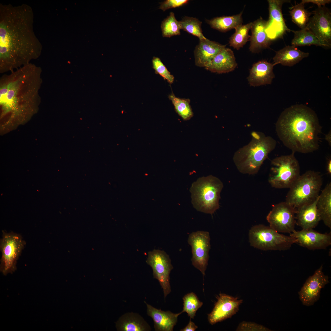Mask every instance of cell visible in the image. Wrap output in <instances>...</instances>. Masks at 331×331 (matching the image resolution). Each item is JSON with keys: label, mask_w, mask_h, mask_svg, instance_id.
I'll list each match as a JSON object with an SVG mask.
<instances>
[{"label": "cell", "mask_w": 331, "mask_h": 331, "mask_svg": "<svg viewBox=\"0 0 331 331\" xmlns=\"http://www.w3.org/2000/svg\"><path fill=\"white\" fill-rule=\"evenodd\" d=\"M331 2L330 0H302L301 3L304 4L306 3H312L316 4L318 7L325 6L326 4Z\"/></svg>", "instance_id": "74e56055"}, {"label": "cell", "mask_w": 331, "mask_h": 331, "mask_svg": "<svg viewBox=\"0 0 331 331\" xmlns=\"http://www.w3.org/2000/svg\"><path fill=\"white\" fill-rule=\"evenodd\" d=\"M153 68L155 73L159 74L170 83L173 82L174 77L168 70L160 58L154 57L152 59Z\"/></svg>", "instance_id": "e575fe53"}, {"label": "cell", "mask_w": 331, "mask_h": 331, "mask_svg": "<svg viewBox=\"0 0 331 331\" xmlns=\"http://www.w3.org/2000/svg\"><path fill=\"white\" fill-rule=\"evenodd\" d=\"M322 127L315 112L302 105L284 110L276 124L278 137L292 152L303 154L318 150Z\"/></svg>", "instance_id": "3957f363"}, {"label": "cell", "mask_w": 331, "mask_h": 331, "mask_svg": "<svg viewBox=\"0 0 331 331\" xmlns=\"http://www.w3.org/2000/svg\"><path fill=\"white\" fill-rule=\"evenodd\" d=\"M296 210L285 201L276 204L266 217L269 226L280 233H291L296 224Z\"/></svg>", "instance_id": "7c38bea8"}, {"label": "cell", "mask_w": 331, "mask_h": 331, "mask_svg": "<svg viewBox=\"0 0 331 331\" xmlns=\"http://www.w3.org/2000/svg\"><path fill=\"white\" fill-rule=\"evenodd\" d=\"M212 311L208 314V319L211 325L231 318L239 310L243 300L223 293L218 296Z\"/></svg>", "instance_id": "2e32d148"}, {"label": "cell", "mask_w": 331, "mask_h": 331, "mask_svg": "<svg viewBox=\"0 0 331 331\" xmlns=\"http://www.w3.org/2000/svg\"><path fill=\"white\" fill-rule=\"evenodd\" d=\"M317 208L321 220L326 226L331 229V183L327 184L319 195L317 204Z\"/></svg>", "instance_id": "484cf974"}, {"label": "cell", "mask_w": 331, "mask_h": 331, "mask_svg": "<svg viewBox=\"0 0 331 331\" xmlns=\"http://www.w3.org/2000/svg\"><path fill=\"white\" fill-rule=\"evenodd\" d=\"M327 170L328 173L329 174H331V160L329 159L328 162L327 166Z\"/></svg>", "instance_id": "60d3db41"}, {"label": "cell", "mask_w": 331, "mask_h": 331, "mask_svg": "<svg viewBox=\"0 0 331 331\" xmlns=\"http://www.w3.org/2000/svg\"><path fill=\"white\" fill-rule=\"evenodd\" d=\"M147 314L153 319L154 328L156 331H173L176 325L178 316L182 314H175L168 310L164 311L158 309L147 303Z\"/></svg>", "instance_id": "ac0fdd59"}, {"label": "cell", "mask_w": 331, "mask_h": 331, "mask_svg": "<svg viewBox=\"0 0 331 331\" xmlns=\"http://www.w3.org/2000/svg\"><path fill=\"white\" fill-rule=\"evenodd\" d=\"M189 1L188 0H166L160 3L159 8L165 11L170 9L181 6Z\"/></svg>", "instance_id": "8d00e7d4"}, {"label": "cell", "mask_w": 331, "mask_h": 331, "mask_svg": "<svg viewBox=\"0 0 331 331\" xmlns=\"http://www.w3.org/2000/svg\"><path fill=\"white\" fill-rule=\"evenodd\" d=\"M223 185L218 178L212 175L200 177L190 189L191 202L199 211L212 215L219 208L220 194Z\"/></svg>", "instance_id": "5b68a950"}, {"label": "cell", "mask_w": 331, "mask_h": 331, "mask_svg": "<svg viewBox=\"0 0 331 331\" xmlns=\"http://www.w3.org/2000/svg\"><path fill=\"white\" fill-rule=\"evenodd\" d=\"M34 14L26 4H0V73L11 72L38 58L42 45L34 32Z\"/></svg>", "instance_id": "6da1fadb"}, {"label": "cell", "mask_w": 331, "mask_h": 331, "mask_svg": "<svg viewBox=\"0 0 331 331\" xmlns=\"http://www.w3.org/2000/svg\"><path fill=\"white\" fill-rule=\"evenodd\" d=\"M289 11L292 21L301 29L305 28L311 13L304 8V4L300 3L291 7Z\"/></svg>", "instance_id": "f546056e"}, {"label": "cell", "mask_w": 331, "mask_h": 331, "mask_svg": "<svg viewBox=\"0 0 331 331\" xmlns=\"http://www.w3.org/2000/svg\"><path fill=\"white\" fill-rule=\"evenodd\" d=\"M198 328V326L190 319L187 325L180 331H195Z\"/></svg>", "instance_id": "f35d334b"}, {"label": "cell", "mask_w": 331, "mask_h": 331, "mask_svg": "<svg viewBox=\"0 0 331 331\" xmlns=\"http://www.w3.org/2000/svg\"><path fill=\"white\" fill-rule=\"evenodd\" d=\"M242 11L236 15L217 17L207 20L206 21L212 28L220 32H226L242 25Z\"/></svg>", "instance_id": "4316f807"}, {"label": "cell", "mask_w": 331, "mask_h": 331, "mask_svg": "<svg viewBox=\"0 0 331 331\" xmlns=\"http://www.w3.org/2000/svg\"><path fill=\"white\" fill-rule=\"evenodd\" d=\"M237 66L233 51L225 47L215 55L205 68L211 72L222 74L233 71Z\"/></svg>", "instance_id": "ffe728a7"}, {"label": "cell", "mask_w": 331, "mask_h": 331, "mask_svg": "<svg viewBox=\"0 0 331 331\" xmlns=\"http://www.w3.org/2000/svg\"><path fill=\"white\" fill-rule=\"evenodd\" d=\"M226 46L207 38L199 40L194 51L196 65L205 67Z\"/></svg>", "instance_id": "d6986e66"}, {"label": "cell", "mask_w": 331, "mask_h": 331, "mask_svg": "<svg viewBox=\"0 0 331 331\" xmlns=\"http://www.w3.org/2000/svg\"><path fill=\"white\" fill-rule=\"evenodd\" d=\"M251 135L250 142L234 153L233 160L241 173L253 175L258 173L268 154L275 149L276 142L261 132L253 131Z\"/></svg>", "instance_id": "277c9868"}, {"label": "cell", "mask_w": 331, "mask_h": 331, "mask_svg": "<svg viewBox=\"0 0 331 331\" xmlns=\"http://www.w3.org/2000/svg\"><path fill=\"white\" fill-rule=\"evenodd\" d=\"M183 307L182 313L186 312L190 318H193L197 310L203 305L197 295L192 292L185 295L183 298Z\"/></svg>", "instance_id": "836d02e7"}, {"label": "cell", "mask_w": 331, "mask_h": 331, "mask_svg": "<svg viewBox=\"0 0 331 331\" xmlns=\"http://www.w3.org/2000/svg\"><path fill=\"white\" fill-rule=\"evenodd\" d=\"M306 27L318 39L324 47H331V13L325 6L313 11Z\"/></svg>", "instance_id": "4fadbf2b"}, {"label": "cell", "mask_w": 331, "mask_h": 331, "mask_svg": "<svg viewBox=\"0 0 331 331\" xmlns=\"http://www.w3.org/2000/svg\"><path fill=\"white\" fill-rule=\"evenodd\" d=\"M294 154L292 152L272 160L268 181L272 187L289 188L299 177L300 166Z\"/></svg>", "instance_id": "ba28073f"}, {"label": "cell", "mask_w": 331, "mask_h": 331, "mask_svg": "<svg viewBox=\"0 0 331 331\" xmlns=\"http://www.w3.org/2000/svg\"><path fill=\"white\" fill-rule=\"evenodd\" d=\"M179 22L181 29L197 37L199 40L206 38L202 33V22L198 19L185 16Z\"/></svg>", "instance_id": "1f68e13d"}, {"label": "cell", "mask_w": 331, "mask_h": 331, "mask_svg": "<svg viewBox=\"0 0 331 331\" xmlns=\"http://www.w3.org/2000/svg\"><path fill=\"white\" fill-rule=\"evenodd\" d=\"M118 331H149L151 328L143 318L138 314L127 313L119 318L116 324Z\"/></svg>", "instance_id": "cb8c5ba5"}, {"label": "cell", "mask_w": 331, "mask_h": 331, "mask_svg": "<svg viewBox=\"0 0 331 331\" xmlns=\"http://www.w3.org/2000/svg\"><path fill=\"white\" fill-rule=\"evenodd\" d=\"M322 184L319 173L307 171L300 175L289 188L285 202L296 210L311 204L318 198Z\"/></svg>", "instance_id": "8992f818"}, {"label": "cell", "mask_w": 331, "mask_h": 331, "mask_svg": "<svg viewBox=\"0 0 331 331\" xmlns=\"http://www.w3.org/2000/svg\"><path fill=\"white\" fill-rule=\"evenodd\" d=\"M25 245V241L20 234L2 231L0 242L2 253L0 269L4 275L12 273L15 271L17 261Z\"/></svg>", "instance_id": "9c48e42d"}, {"label": "cell", "mask_w": 331, "mask_h": 331, "mask_svg": "<svg viewBox=\"0 0 331 331\" xmlns=\"http://www.w3.org/2000/svg\"><path fill=\"white\" fill-rule=\"evenodd\" d=\"M292 32L294 33L291 42L292 46L296 47L314 45L324 47L317 37L306 27L300 30Z\"/></svg>", "instance_id": "83f0119b"}, {"label": "cell", "mask_w": 331, "mask_h": 331, "mask_svg": "<svg viewBox=\"0 0 331 331\" xmlns=\"http://www.w3.org/2000/svg\"><path fill=\"white\" fill-rule=\"evenodd\" d=\"M248 235L251 246L264 251L286 250L297 243L294 238L280 234L269 226L263 224L253 226Z\"/></svg>", "instance_id": "52a82bcc"}, {"label": "cell", "mask_w": 331, "mask_h": 331, "mask_svg": "<svg viewBox=\"0 0 331 331\" xmlns=\"http://www.w3.org/2000/svg\"><path fill=\"white\" fill-rule=\"evenodd\" d=\"M146 262L151 267L154 278L159 282L165 299L171 291L169 276L173 268L169 255L163 250L154 249L148 252Z\"/></svg>", "instance_id": "30bf717a"}, {"label": "cell", "mask_w": 331, "mask_h": 331, "mask_svg": "<svg viewBox=\"0 0 331 331\" xmlns=\"http://www.w3.org/2000/svg\"><path fill=\"white\" fill-rule=\"evenodd\" d=\"M237 331H271L264 326L252 322L243 321L241 323L236 329Z\"/></svg>", "instance_id": "d590c367"}, {"label": "cell", "mask_w": 331, "mask_h": 331, "mask_svg": "<svg viewBox=\"0 0 331 331\" xmlns=\"http://www.w3.org/2000/svg\"><path fill=\"white\" fill-rule=\"evenodd\" d=\"M42 69L30 63L0 78V119L6 124L29 120L41 102Z\"/></svg>", "instance_id": "7a4b0ae2"}, {"label": "cell", "mask_w": 331, "mask_h": 331, "mask_svg": "<svg viewBox=\"0 0 331 331\" xmlns=\"http://www.w3.org/2000/svg\"><path fill=\"white\" fill-rule=\"evenodd\" d=\"M309 55V53L302 51L296 47L287 46L276 52L273 59V64H280L283 66L291 67Z\"/></svg>", "instance_id": "d4e9b609"}, {"label": "cell", "mask_w": 331, "mask_h": 331, "mask_svg": "<svg viewBox=\"0 0 331 331\" xmlns=\"http://www.w3.org/2000/svg\"><path fill=\"white\" fill-rule=\"evenodd\" d=\"M290 235L295 238L297 243L310 250L325 249L331 245V233H321L313 229L299 231L294 230Z\"/></svg>", "instance_id": "e0dca14e"}, {"label": "cell", "mask_w": 331, "mask_h": 331, "mask_svg": "<svg viewBox=\"0 0 331 331\" xmlns=\"http://www.w3.org/2000/svg\"><path fill=\"white\" fill-rule=\"evenodd\" d=\"M188 242L191 247L192 265L204 276L208 265L209 253L211 249L210 234L207 231L193 232L189 234Z\"/></svg>", "instance_id": "8fae6325"}, {"label": "cell", "mask_w": 331, "mask_h": 331, "mask_svg": "<svg viewBox=\"0 0 331 331\" xmlns=\"http://www.w3.org/2000/svg\"><path fill=\"white\" fill-rule=\"evenodd\" d=\"M161 29L162 36L166 37L180 35L181 29L180 22L177 20L173 12H170L162 21Z\"/></svg>", "instance_id": "d6a6232c"}, {"label": "cell", "mask_w": 331, "mask_h": 331, "mask_svg": "<svg viewBox=\"0 0 331 331\" xmlns=\"http://www.w3.org/2000/svg\"><path fill=\"white\" fill-rule=\"evenodd\" d=\"M169 97L171 101L176 112L184 120H188L192 117L193 113L189 99L177 97L173 93L169 95Z\"/></svg>", "instance_id": "4dcf8cb0"}, {"label": "cell", "mask_w": 331, "mask_h": 331, "mask_svg": "<svg viewBox=\"0 0 331 331\" xmlns=\"http://www.w3.org/2000/svg\"><path fill=\"white\" fill-rule=\"evenodd\" d=\"M322 270L321 265L307 279L299 292V299L304 305H313L319 299L321 289L329 283L328 276L324 274Z\"/></svg>", "instance_id": "5bb4252c"}, {"label": "cell", "mask_w": 331, "mask_h": 331, "mask_svg": "<svg viewBox=\"0 0 331 331\" xmlns=\"http://www.w3.org/2000/svg\"><path fill=\"white\" fill-rule=\"evenodd\" d=\"M253 22L244 25H241L235 29V32L230 38L229 44L230 47L239 50L249 40L250 37L249 34L251 30Z\"/></svg>", "instance_id": "f1b7e54d"}, {"label": "cell", "mask_w": 331, "mask_h": 331, "mask_svg": "<svg viewBox=\"0 0 331 331\" xmlns=\"http://www.w3.org/2000/svg\"><path fill=\"white\" fill-rule=\"evenodd\" d=\"M274 66L265 60L254 63L247 78L249 85L256 86L271 84L275 77L273 71Z\"/></svg>", "instance_id": "44dd1931"}, {"label": "cell", "mask_w": 331, "mask_h": 331, "mask_svg": "<svg viewBox=\"0 0 331 331\" xmlns=\"http://www.w3.org/2000/svg\"><path fill=\"white\" fill-rule=\"evenodd\" d=\"M331 131L325 135V139L328 142V143L331 146Z\"/></svg>", "instance_id": "ab89813d"}, {"label": "cell", "mask_w": 331, "mask_h": 331, "mask_svg": "<svg viewBox=\"0 0 331 331\" xmlns=\"http://www.w3.org/2000/svg\"><path fill=\"white\" fill-rule=\"evenodd\" d=\"M290 1L268 0L269 17L268 20L267 21L265 32L271 41L281 38L287 31H290L286 25L282 10L283 4Z\"/></svg>", "instance_id": "9a60e30c"}, {"label": "cell", "mask_w": 331, "mask_h": 331, "mask_svg": "<svg viewBox=\"0 0 331 331\" xmlns=\"http://www.w3.org/2000/svg\"><path fill=\"white\" fill-rule=\"evenodd\" d=\"M266 23L267 21L261 17L253 22L251 29V35L249 40V49L251 52L258 53L270 46L272 41L265 32Z\"/></svg>", "instance_id": "7402d4cb"}, {"label": "cell", "mask_w": 331, "mask_h": 331, "mask_svg": "<svg viewBox=\"0 0 331 331\" xmlns=\"http://www.w3.org/2000/svg\"><path fill=\"white\" fill-rule=\"evenodd\" d=\"M318 198L312 203L296 209V224L302 229H313L321 220L316 205Z\"/></svg>", "instance_id": "603a6c76"}]
</instances>
